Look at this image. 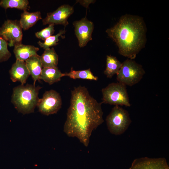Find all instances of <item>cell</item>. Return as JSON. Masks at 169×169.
I'll use <instances>...</instances> for the list:
<instances>
[{
    "instance_id": "obj_13",
    "label": "cell",
    "mask_w": 169,
    "mask_h": 169,
    "mask_svg": "<svg viewBox=\"0 0 169 169\" xmlns=\"http://www.w3.org/2000/svg\"><path fill=\"white\" fill-rule=\"evenodd\" d=\"M39 48L34 46L25 45L22 43L14 46L13 53L16 60L26 61L30 57L37 55Z\"/></svg>"
},
{
    "instance_id": "obj_3",
    "label": "cell",
    "mask_w": 169,
    "mask_h": 169,
    "mask_svg": "<svg viewBox=\"0 0 169 169\" xmlns=\"http://www.w3.org/2000/svg\"><path fill=\"white\" fill-rule=\"evenodd\" d=\"M41 87L35 85L21 84L15 87L11 102L19 112L24 115L34 112L39 98L38 92Z\"/></svg>"
},
{
    "instance_id": "obj_17",
    "label": "cell",
    "mask_w": 169,
    "mask_h": 169,
    "mask_svg": "<svg viewBox=\"0 0 169 169\" xmlns=\"http://www.w3.org/2000/svg\"><path fill=\"white\" fill-rule=\"evenodd\" d=\"M40 58L43 68L57 67L59 57L53 47L45 50Z\"/></svg>"
},
{
    "instance_id": "obj_14",
    "label": "cell",
    "mask_w": 169,
    "mask_h": 169,
    "mask_svg": "<svg viewBox=\"0 0 169 169\" xmlns=\"http://www.w3.org/2000/svg\"><path fill=\"white\" fill-rule=\"evenodd\" d=\"M26 65L33 81L34 84L36 81L40 79L42 70V65L40 56L38 55L33 56L25 61Z\"/></svg>"
},
{
    "instance_id": "obj_21",
    "label": "cell",
    "mask_w": 169,
    "mask_h": 169,
    "mask_svg": "<svg viewBox=\"0 0 169 169\" xmlns=\"http://www.w3.org/2000/svg\"><path fill=\"white\" fill-rule=\"evenodd\" d=\"M65 29H61L56 35H52L46 38L44 42L39 41L38 44L44 50L49 49L50 47L56 45L58 44L59 38L60 36H63L62 35L65 33Z\"/></svg>"
},
{
    "instance_id": "obj_11",
    "label": "cell",
    "mask_w": 169,
    "mask_h": 169,
    "mask_svg": "<svg viewBox=\"0 0 169 169\" xmlns=\"http://www.w3.org/2000/svg\"><path fill=\"white\" fill-rule=\"evenodd\" d=\"M129 169H169V167L164 158L144 157L135 159Z\"/></svg>"
},
{
    "instance_id": "obj_23",
    "label": "cell",
    "mask_w": 169,
    "mask_h": 169,
    "mask_svg": "<svg viewBox=\"0 0 169 169\" xmlns=\"http://www.w3.org/2000/svg\"><path fill=\"white\" fill-rule=\"evenodd\" d=\"M54 25L53 24H50L47 27L36 32L35 33L36 37L44 41L54 33L55 32Z\"/></svg>"
},
{
    "instance_id": "obj_4",
    "label": "cell",
    "mask_w": 169,
    "mask_h": 169,
    "mask_svg": "<svg viewBox=\"0 0 169 169\" xmlns=\"http://www.w3.org/2000/svg\"><path fill=\"white\" fill-rule=\"evenodd\" d=\"M145 71L142 66L133 59H127L122 63L117 74L118 82L131 86L139 82Z\"/></svg>"
},
{
    "instance_id": "obj_2",
    "label": "cell",
    "mask_w": 169,
    "mask_h": 169,
    "mask_svg": "<svg viewBox=\"0 0 169 169\" xmlns=\"http://www.w3.org/2000/svg\"><path fill=\"white\" fill-rule=\"evenodd\" d=\"M105 32L116 44L121 55L132 59L145 46L146 28L143 18L126 14Z\"/></svg>"
},
{
    "instance_id": "obj_15",
    "label": "cell",
    "mask_w": 169,
    "mask_h": 169,
    "mask_svg": "<svg viewBox=\"0 0 169 169\" xmlns=\"http://www.w3.org/2000/svg\"><path fill=\"white\" fill-rule=\"evenodd\" d=\"M65 76V73H62L57 67L43 68L40 77L41 79L52 84L60 80L61 77Z\"/></svg>"
},
{
    "instance_id": "obj_19",
    "label": "cell",
    "mask_w": 169,
    "mask_h": 169,
    "mask_svg": "<svg viewBox=\"0 0 169 169\" xmlns=\"http://www.w3.org/2000/svg\"><path fill=\"white\" fill-rule=\"evenodd\" d=\"M66 76L73 79H82L95 81L98 79V77L94 75L90 69L76 71L71 68L69 72L65 73V76Z\"/></svg>"
},
{
    "instance_id": "obj_24",
    "label": "cell",
    "mask_w": 169,
    "mask_h": 169,
    "mask_svg": "<svg viewBox=\"0 0 169 169\" xmlns=\"http://www.w3.org/2000/svg\"><path fill=\"white\" fill-rule=\"evenodd\" d=\"M95 1V0H77L76 3H79L80 4L85 7L87 9L89 5L91 3H94Z\"/></svg>"
},
{
    "instance_id": "obj_16",
    "label": "cell",
    "mask_w": 169,
    "mask_h": 169,
    "mask_svg": "<svg viewBox=\"0 0 169 169\" xmlns=\"http://www.w3.org/2000/svg\"><path fill=\"white\" fill-rule=\"evenodd\" d=\"M42 19L40 11L30 13L24 11L21 14L19 21L20 26L22 29L27 30L34 25L39 20Z\"/></svg>"
},
{
    "instance_id": "obj_18",
    "label": "cell",
    "mask_w": 169,
    "mask_h": 169,
    "mask_svg": "<svg viewBox=\"0 0 169 169\" xmlns=\"http://www.w3.org/2000/svg\"><path fill=\"white\" fill-rule=\"evenodd\" d=\"M122 63L115 56L107 55L106 58V66L104 73L108 78H112L117 74L120 70Z\"/></svg>"
},
{
    "instance_id": "obj_22",
    "label": "cell",
    "mask_w": 169,
    "mask_h": 169,
    "mask_svg": "<svg viewBox=\"0 0 169 169\" xmlns=\"http://www.w3.org/2000/svg\"><path fill=\"white\" fill-rule=\"evenodd\" d=\"M8 45V42L0 35V62L7 61L11 56Z\"/></svg>"
},
{
    "instance_id": "obj_20",
    "label": "cell",
    "mask_w": 169,
    "mask_h": 169,
    "mask_svg": "<svg viewBox=\"0 0 169 169\" xmlns=\"http://www.w3.org/2000/svg\"><path fill=\"white\" fill-rule=\"evenodd\" d=\"M29 2L28 0H1L0 7L6 10L8 8H14L26 10L28 8Z\"/></svg>"
},
{
    "instance_id": "obj_8",
    "label": "cell",
    "mask_w": 169,
    "mask_h": 169,
    "mask_svg": "<svg viewBox=\"0 0 169 169\" xmlns=\"http://www.w3.org/2000/svg\"><path fill=\"white\" fill-rule=\"evenodd\" d=\"M22 29L19 21L8 19L0 28V35L8 42L9 47L14 46L21 43Z\"/></svg>"
},
{
    "instance_id": "obj_7",
    "label": "cell",
    "mask_w": 169,
    "mask_h": 169,
    "mask_svg": "<svg viewBox=\"0 0 169 169\" xmlns=\"http://www.w3.org/2000/svg\"><path fill=\"white\" fill-rule=\"evenodd\" d=\"M62 105L60 94L55 90H51L46 91L42 98L39 99L37 106L41 113L49 115L56 114L61 108Z\"/></svg>"
},
{
    "instance_id": "obj_10",
    "label": "cell",
    "mask_w": 169,
    "mask_h": 169,
    "mask_svg": "<svg viewBox=\"0 0 169 169\" xmlns=\"http://www.w3.org/2000/svg\"><path fill=\"white\" fill-rule=\"evenodd\" d=\"M74 12L73 7L69 4H64L53 12L47 13L42 20L44 25L53 24L62 25L66 27L69 24L68 20Z\"/></svg>"
},
{
    "instance_id": "obj_6",
    "label": "cell",
    "mask_w": 169,
    "mask_h": 169,
    "mask_svg": "<svg viewBox=\"0 0 169 169\" xmlns=\"http://www.w3.org/2000/svg\"><path fill=\"white\" fill-rule=\"evenodd\" d=\"M102 103L115 105L131 106L126 86L120 83H112L101 90Z\"/></svg>"
},
{
    "instance_id": "obj_1",
    "label": "cell",
    "mask_w": 169,
    "mask_h": 169,
    "mask_svg": "<svg viewBox=\"0 0 169 169\" xmlns=\"http://www.w3.org/2000/svg\"><path fill=\"white\" fill-rule=\"evenodd\" d=\"M102 104L90 95L85 86L74 87L71 92L64 132L87 147L93 131L104 122Z\"/></svg>"
},
{
    "instance_id": "obj_9",
    "label": "cell",
    "mask_w": 169,
    "mask_h": 169,
    "mask_svg": "<svg viewBox=\"0 0 169 169\" xmlns=\"http://www.w3.org/2000/svg\"><path fill=\"white\" fill-rule=\"evenodd\" d=\"M73 24L79 47L82 48L85 46L89 41L92 39L93 23L89 20L85 16L79 20L74 21Z\"/></svg>"
},
{
    "instance_id": "obj_12",
    "label": "cell",
    "mask_w": 169,
    "mask_h": 169,
    "mask_svg": "<svg viewBox=\"0 0 169 169\" xmlns=\"http://www.w3.org/2000/svg\"><path fill=\"white\" fill-rule=\"evenodd\" d=\"M10 78L13 82L19 81L24 85L30 75L25 62L16 60L9 70Z\"/></svg>"
},
{
    "instance_id": "obj_5",
    "label": "cell",
    "mask_w": 169,
    "mask_h": 169,
    "mask_svg": "<svg viewBox=\"0 0 169 169\" xmlns=\"http://www.w3.org/2000/svg\"><path fill=\"white\" fill-rule=\"evenodd\" d=\"M106 121L110 132L119 135L127 130L131 120L127 110L120 106L115 105L107 116Z\"/></svg>"
}]
</instances>
